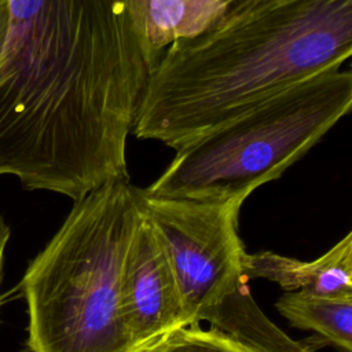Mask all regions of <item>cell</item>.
<instances>
[{"mask_svg": "<svg viewBox=\"0 0 352 352\" xmlns=\"http://www.w3.org/2000/svg\"><path fill=\"white\" fill-rule=\"evenodd\" d=\"M8 30V3L7 0H0V55L6 44Z\"/></svg>", "mask_w": 352, "mask_h": 352, "instance_id": "7c38bea8", "label": "cell"}, {"mask_svg": "<svg viewBox=\"0 0 352 352\" xmlns=\"http://www.w3.org/2000/svg\"><path fill=\"white\" fill-rule=\"evenodd\" d=\"M151 69L173 41L197 36L226 14V0H135Z\"/></svg>", "mask_w": 352, "mask_h": 352, "instance_id": "ba28073f", "label": "cell"}, {"mask_svg": "<svg viewBox=\"0 0 352 352\" xmlns=\"http://www.w3.org/2000/svg\"><path fill=\"white\" fill-rule=\"evenodd\" d=\"M275 307L294 327L312 330L344 352H352V297L286 292Z\"/></svg>", "mask_w": 352, "mask_h": 352, "instance_id": "30bf717a", "label": "cell"}, {"mask_svg": "<svg viewBox=\"0 0 352 352\" xmlns=\"http://www.w3.org/2000/svg\"><path fill=\"white\" fill-rule=\"evenodd\" d=\"M245 278H265L286 292L316 296L352 297V232L312 261H301L272 252L245 254Z\"/></svg>", "mask_w": 352, "mask_h": 352, "instance_id": "52a82bcc", "label": "cell"}, {"mask_svg": "<svg viewBox=\"0 0 352 352\" xmlns=\"http://www.w3.org/2000/svg\"><path fill=\"white\" fill-rule=\"evenodd\" d=\"M208 322L250 352H311L276 327L258 308L242 279L235 289L204 315Z\"/></svg>", "mask_w": 352, "mask_h": 352, "instance_id": "9c48e42d", "label": "cell"}, {"mask_svg": "<svg viewBox=\"0 0 352 352\" xmlns=\"http://www.w3.org/2000/svg\"><path fill=\"white\" fill-rule=\"evenodd\" d=\"M351 106V72L315 74L177 147L143 191L158 198L243 204L302 158Z\"/></svg>", "mask_w": 352, "mask_h": 352, "instance_id": "277c9868", "label": "cell"}, {"mask_svg": "<svg viewBox=\"0 0 352 352\" xmlns=\"http://www.w3.org/2000/svg\"><path fill=\"white\" fill-rule=\"evenodd\" d=\"M121 300L138 352L164 334L187 326L173 270L144 204L124 260Z\"/></svg>", "mask_w": 352, "mask_h": 352, "instance_id": "8992f818", "label": "cell"}, {"mask_svg": "<svg viewBox=\"0 0 352 352\" xmlns=\"http://www.w3.org/2000/svg\"><path fill=\"white\" fill-rule=\"evenodd\" d=\"M352 54V0H256L173 41L151 69L132 133L177 148Z\"/></svg>", "mask_w": 352, "mask_h": 352, "instance_id": "7a4b0ae2", "label": "cell"}, {"mask_svg": "<svg viewBox=\"0 0 352 352\" xmlns=\"http://www.w3.org/2000/svg\"><path fill=\"white\" fill-rule=\"evenodd\" d=\"M252 1H256V0H226V12L239 8V7H243Z\"/></svg>", "mask_w": 352, "mask_h": 352, "instance_id": "5bb4252c", "label": "cell"}, {"mask_svg": "<svg viewBox=\"0 0 352 352\" xmlns=\"http://www.w3.org/2000/svg\"><path fill=\"white\" fill-rule=\"evenodd\" d=\"M139 352H250L227 334L198 324L177 327Z\"/></svg>", "mask_w": 352, "mask_h": 352, "instance_id": "8fae6325", "label": "cell"}, {"mask_svg": "<svg viewBox=\"0 0 352 352\" xmlns=\"http://www.w3.org/2000/svg\"><path fill=\"white\" fill-rule=\"evenodd\" d=\"M143 213L142 188L109 182L73 204L28 267L29 352H138L126 326L121 275Z\"/></svg>", "mask_w": 352, "mask_h": 352, "instance_id": "3957f363", "label": "cell"}, {"mask_svg": "<svg viewBox=\"0 0 352 352\" xmlns=\"http://www.w3.org/2000/svg\"><path fill=\"white\" fill-rule=\"evenodd\" d=\"M0 176L81 199L129 180L126 140L151 62L135 0H7Z\"/></svg>", "mask_w": 352, "mask_h": 352, "instance_id": "6da1fadb", "label": "cell"}, {"mask_svg": "<svg viewBox=\"0 0 352 352\" xmlns=\"http://www.w3.org/2000/svg\"><path fill=\"white\" fill-rule=\"evenodd\" d=\"M143 204L173 270L187 326L246 279L245 248L238 235L241 202H204L147 195Z\"/></svg>", "mask_w": 352, "mask_h": 352, "instance_id": "5b68a950", "label": "cell"}, {"mask_svg": "<svg viewBox=\"0 0 352 352\" xmlns=\"http://www.w3.org/2000/svg\"><path fill=\"white\" fill-rule=\"evenodd\" d=\"M10 238V228L0 216V274H1V265H3V257H4V250L7 246Z\"/></svg>", "mask_w": 352, "mask_h": 352, "instance_id": "4fadbf2b", "label": "cell"}]
</instances>
